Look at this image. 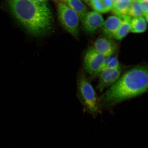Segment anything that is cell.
<instances>
[{
  "instance_id": "cell-6",
  "label": "cell",
  "mask_w": 148,
  "mask_h": 148,
  "mask_svg": "<svg viewBox=\"0 0 148 148\" xmlns=\"http://www.w3.org/2000/svg\"><path fill=\"white\" fill-rule=\"evenodd\" d=\"M121 72V68H106L101 71L98 76L99 77L98 88L99 92H103L105 88L115 83L120 78Z\"/></svg>"
},
{
  "instance_id": "cell-22",
  "label": "cell",
  "mask_w": 148,
  "mask_h": 148,
  "mask_svg": "<svg viewBox=\"0 0 148 148\" xmlns=\"http://www.w3.org/2000/svg\"><path fill=\"white\" fill-rule=\"evenodd\" d=\"M84 1H88V0H84Z\"/></svg>"
},
{
  "instance_id": "cell-20",
  "label": "cell",
  "mask_w": 148,
  "mask_h": 148,
  "mask_svg": "<svg viewBox=\"0 0 148 148\" xmlns=\"http://www.w3.org/2000/svg\"><path fill=\"white\" fill-rule=\"evenodd\" d=\"M34 1L38 2H44L45 0H34Z\"/></svg>"
},
{
  "instance_id": "cell-10",
  "label": "cell",
  "mask_w": 148,
  "mask_h": 148,
  "mask_svg": "<svg viewBox=\"0 0 148 148\" xmlns=\"http://www.w3.org/2000/svg\"><path fill=\"white\" fill-rule=\"evenodd\" d=\"M122 18V23L116 33L115 39L118 40L123 39L130 31L131 18L127 15L118 16Z\"/></svg>"
},
{
  "instance_id": "cell-11",
  "label": "cell",
  "mask_w": 148,
  "mask_h": 148,
  "mask_svg": "<svg viewBox=\"0 0 148 148\" xmlns=\"http://www.w3.org/2000/svg\"><path fill=\"white\" fill-rule=\"evenodd\" d=\"M68 5L73 10L78 16L81 21L83 23L88 13L85 5L81 0H66Z\"/></svg>"
},
{
  "instance_id": "cell-9",
  "label": "cell",
  "mask_w": 148,
  "mask_h": 148,
  "mask_svg": "<svg viewBox=\"0 0 148 148\" xmlns=\"http://www.w3.org/2000/svg\"><path fill=\"white\" fill-rule=\"evenodd\" d=\"M122 21V18L118 16H110L107 18L101 27L106 38L110 39L115 38Z\"/></svg>"
},
{
  "instance_id": "cell-16",
  "label": "cell",
  "mask_w": 148,
  "mask_h": 148,
  "mask_svg": "<svg viewBox=\"0 0 148 148\" xmlns=\"http://www.w3.org/2000/svg\"><path fill=\"white\" fill-rule=\"evenodd\" d=\"M112 68V69H121L119 61L117 58V55L114 54L112 58L106 68Z\"/></svg>"
},
{
  "instance_id": "cell-19",
  "label": "cell",
  "mask_w": 148,
  "mask_h": 148,
  "mask_svg": "<svg viewBox=\"0 0 148 148\" xmlns=\"http://www.w3.org/2000/svg\"><path fill=\"white\" fill-rule=\"evenodd\" d=\"M132 0H113L114 3L117 1L127 2L132 1Z\"/></svg>"
},
{
  "instance_id": "cell-1",
  "label": "cell",
  "mask_w": 148,
  "mask_h": 148,
  "mask_svg": "<svg viewBox=\"0 0 148 148\" xmlns=\"http://www.w3.org/2000/svg\"><path fill=\"white\" fill-rule=\"evenodd\" d=\"M148 92V64L126 72L99 99V108H108Z\"/></svg>"
},
{
  "instance_id": "cell-23",
  "label": "cell",
  "mask_w": 148,
  "mask_h": 148,
  "mask_svg": "<svg viewBox=\"0 0 148 148\" xmlns=\"http://www.w3.org/2000/svg\"><path fill=\"white\" fill-rule=\"evenodd\" d=\"M147 1H148V0H147Z\"/></svg>"
},
{
  "instance_id": "cell-5",
  "label": "cell",
  "mask_w": 148,
  "mask_h": 148,
  "mask_svg": "<svg viewBox=\"0 0 148 148\" xmlns=\"http://www.w3.org/2000/svg\"><path fill=\"white\" fill-rule=\"evenodd\" d=\"M105 58L94 48H90L85 53L84 58V68L86 73L94 77Z\"/></svg>"
},
{
  "instance_id": "cell-8",
  "label": "cell",
  "mask_w": 148,
  "mask_h": 148,
  "mask_svg": "<svg viewBox=\"0 0 148 148\" xmlns=\"http://www.w3.org/2000/svg\"><path fill=\"white\" fill-rule=\"evenodd\" d=\"M104 22L100 13L93 11L88 12L82 23L85 30L87 32L92 33L102 27Z\"/></svg>"
},
{
  "instance_id": "cell-17",
  "label": "cell",
  "mask_w": 148,
  "mask_h": 148,
  "mask_svg": "<svg viewBox=\"0 0 148 148\" xmlns=\"http://www.w3.org/2000/svg\"><path fill=\"white\" fill-rule=\"evenodd\" d=\"M140 8L144 15L148 14V1L147 0H138Z\"/></svg>"
},
{
  "instance_id": "cell-18",
  "label": "cell",
  "mask_w": 148,
  "mask_h": 148,
  "mask_svg": "<svg viewBox=\"0 0 148 148\" xmlns=\"http://www.w3.org/2000/svg\"><path fill=\"white\" fill-rule=\"evenodd\" d=\"M108 12L112 10L114 5L113 0H101Z\"/></svg>"
},
{
  "instance_id": "cell-2",
  "label": "cell",
  "mask_w": 148,
  "mask_h": 148,
  "mask_svg": "<svg viewBox=\"0 0 148 148\" xmlns=\"http://www.w3.org/2000/svg\"><path fill=\"white\" fill-rule=\"evenodd\" d=\"M13 14L29 33L36 36L49 32L52 25V14L45 2L34 0H9Z\"/></svg>"
},
{
  "instance_id": "cell-4",
  "label": "cell",
  "mask_w": 148,
  "mask_h": 148,
  "mask_svg": "<svg viewBox=\"0 0 148 148\" xmlns=\"http://www.w3.org/2000/svg\"><path fill=\"white\" fill-rule=\"evenodd\" d=\"M57 12L59 20L65 29L73 36H78L79 18L77 14L64 3L58 5Z\"/></svg>"
},
{
  "instance_id": "cell-7",
  "label": "cell",
  "mask_w": 148,
  "mask_h": 148,
  "mask_svg": "<svg viewBox=\"0 0 148 148\" xmlns=\"http://www.w3.org/2000/svg\"><path fill=\"white\" fill-rule=\"evenodd\" d=\"M94 49L105 57L115 54L117 49L115 42L111 39L101 37L97 39L94 43Z\"/></svg>"
},
{
  "instance_id": "cell-15",
  "label": "cell",
  "mask_w": 148,
  "mask_h": 148,
  "mask_svg": "<svg viewBox=\"0 0 148 148\" xmlns=\"http://www.w3.org/2000/svg\"><path fill=\"white\" fill-rule=\"evenodd\" d=\"M90 5L95 12L99 13H105L108 12L101 0H90Z\"/></svg>"
},
{
  "instance_id": "cell-3",
  "label": "cell",
  "mask_w": 148,
  "mask_h": 148,
  "mask_svg": "<svg viewBox=\"0 0 148 148\" xmlns=\"http://www.w3.org/2000/svg\"><path fill=\"white\" fill-rule=\"evenodd\" d=\"M77 97L85 110L92 116L97 115L100 108L98 99L83 70H80L77 75Z\"/></svg>"
},
{
  "instance_id": "cell-13",
  "label": "cell",
  "mask_w": 148,
  "mask_h": 148,
  "mask_svg": "<svg viewBox=\"0 0 148 148\" xmlns=\"http://www.w3.org/2000/svg\"><path fill=\"white\" fill-rule=\"evenodd\" d=\"M131 1H117L114 3L111 11L115 15H127Z\"/></svg>"
},
{
  "instance_id": "cell-21",
  "label": "cell",
  "mask_w": 148,
  "mask_h": 148,
  "mask_svg": "<svg viewBox=\"0 0 148 148\" xmlns=\"http://www.w3.org/2000/svg\"><path fill=\"white\" fill-rule=\"evenodd\" d=\"M146 20L148 23V14L145 15Z\"/></svg>"
},
{
  "instance_id": "cell-14",
  "label": "cell",
  "mask_w": 148,
  "mask_h": 148,
  "mask_svg": "<svg viewBox=\"0 0 148 148\" xmlns=\"http://www.w3.org/2000/svg\"><path fill=\"white\" fill-rule=\"evenodd\" d=\"M127 15L134 18L144 16L138 0H132L131 1Z\"/></svg>"
},
{
  "instance_id": "cell-12",
  "label": "cell",
  "mask_w": 148,
  "mask_h": 148,
  "mask_svg": "<svg viewBox=\"0 0 148 148\" xmlns=\"http://www.w3.org/2000/svg\"><path fill=\"white\" fill-rule=\"evenodd\" d=\"M147 28V23L143 17L135 18L131 20L130 31L134 33L145 32Z\"/></svg>"
}]
</instances>
